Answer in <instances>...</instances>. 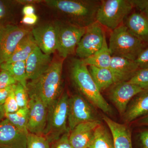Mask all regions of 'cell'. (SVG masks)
<instances>
[{"label":"cell","instance_id":"24","mask_svg":"<svg viewBox=\"0 0 148 148\" xmlns=\"http://www.w3.org/2000/svg\"><path fill=\"white\" fill-rule=\"evenodd\" d=\"M88 148H115L112 134L102 123L96 127Z\"/></svg>","mask_w":148,"mask_h":148},{"label":"cell","instance_id":"5","mask_svg":"<svg viewBox=\"0 0 148 148\" xmlns=\"http://www.w3.org/2000/svg\"><path fill=\"white\" fill-rule=\"evenodd\" d=\"M108 46L112 56L135 61L145 49L146 44L132 34L123 24L111 32Z\"/></svg>","mask_w":148,"mask_h":148},{"label":"cell","instance_id":"14","mask_svg":"<svg viewBox=\"0 0 148 148\" xmlns=\"http://www.w3.org/2000/svg\"><path fill=\"white\" fill-rule=\"evenodd\" d=\"M28 134L5 119L0 122V148H27Z\"/></svg>","mask_w":148,"mask_h":148},{"label":"cell","instance_id":"41","mask_svg":"<svg viewBox=\"0 0 148 148\" xmlns=\"http://www.w3.org/2000/svg\"><path fill=\"white\" fill-rule=\"evenodd\" d=\"M35 12V8L34 5H24L22 9V13L24 16L34 14Z\"/></svg>","mask_w":148,"mask_h":148},{"label":"cell","instance_id":"10","mask_svg":"<svg viewBox=\"0 0 148 148\" xmlns=\"http://www.w3.org/2000/svg\"><path fill=\"white\" fill-rule=\"evenodd\" d=\"M31 32L16 24L0 27V66L7 61L18 43Z\"/></svg>","mask_w":148,"mask_h":148},{"label":"cell","instance_id":"43","mask_svg":"<svg viewBox=\"0 0 148 148\" xmlns=\"http://www.w3.org/2000/svg\"><path fill=\"white\" fill-rule=\"evenodd\" d=\"M142 12H143V14H144L147 18H148V8L144 10H143Z\"/></svg>","mask_w":148,"mask_h":148},{"label":"cell","instance_id":"38","mask_svg":"<svg viewBox=\"0 0 148 148\" xmlns=\"http://www.w3.org/2000/svg\"><path fill=\"white\" fill-rule=\"evenodd\" d=\"M134 7L141 11L148 8V0H131Z\"/></svg>","mask_w":148,"mask_h":148},{"label":"cell","instance_id":"33","mask_svg":"<svg viewBox=\"0 0 148 148\" xmlns=\"http://www.w3.org/2000/svg\"><path fill=\"white\" fill-rule=\"evenodd\" d=\"M0 71V89L8 87L10 86L16 84V81L14 79L10 74L5 71L1 70Z\"/></svg>","mask_w":148,"mask_h":148},{"label":"cell","instance_id":"13","mask_svg":"<svg viewBox=\"0 0 148 148\" xmlns=\"http://www.w3.org/2000/svg\"><path fill=\"white\" fill-rule=\"evenodd\" d=\"M37 46L47 55L57 50V29L56 23H48L34 27L31 31Z\"/></svg>","mask_w":148,"mask_h":148},{"label":"cell","instance_id":"9","mask_svg":"<svg viewBox=\"0 0 148 148\" xmlns=\"http://www.w3.org/2000/svg\"><path fill=\"white\" fill-rule=\"evenodd\" d=\"M106 37L102 26L95 21L86 27L77 46L76 54L82 60L88 58L101 48Z\"/></svg>","mask_w":148,"mask_h":148},{"label":"cell","instance_id":"20","mask_svg":"<svg viewBox=\"0 0 148 148\" xmlns=\"http://www.w3.org/2000/svg\"><path fill=\"white\" fill-rule=\"evenodd\" d=\"M124 24L136 38L148 44V18L143 13L131 14L126 18Z\"/></svg>","mask_w":148,"mask_h":148},{"label":"cell","instance_id":"7","mask_svg":"<svg viewBox=\"0 0 148 148\" xmlns=\"http://www.w3.org/2000/svg\"><path fill=\"white\" fill-rule=\"evenodd\" d=\"M57 47L58 54L63 58L75 53L78 45L86 30L66 22L56 21Z\"/></svg>","mask_w":148,"mask_h":148},{"label":"cell","instance_id":"18","mask_svg":"<svg viewBox=\"0 0 148 148\" xmlns=\"http://www.w3.org/2000/svg\"><path fill=\"white\" fill-rule=\"evenodd\" d=\"M103 119L112 136L115 148H133L132 133L127 125L119 123L106 116Z\"/></svg>","mask_w":148,"mask_h":148},{"label":"cell","instance_id":"27","mask_svg":"<svg viewBox=\"0 0 148 148\" xmlns=\"http://www.w3.org/2000/svg\"><path fill=\"white\" fill-rule=\"evenodd\" d=\"M28 108H20L13 113L5 114V118L18 130L28 134Z\"/></svg>","mask_w":148,"mask_h":148},{"label":"cell","instance_id":"12","mask_svg":"<svg viewBox=\"0 0 148 148\" xmlns=\"http://www.w3.org/2000/svg\"><path fill=\"white\" fill-rule=\"evenodd\" d=\"M110 88L109 93L110 99L122 116L132 98L143 90L127 81L116 83Z\"/></svg>","mask_w":148,"mask_h":148},{"label":"cell","instance_id":"29","mask_svg":"<svg viewBox=\"0 0 148 148\" xmlns=\"http://www.w3.org/2000/svg\"><path fill=\"white\" fill-rule=\"evenodd\" d=\"M143 90L148 88V68L140 69L128 81Z\"/></svg>","mask_w":148,"mask_h":148},{"label":"cell","instance_id":"15","mask_svg":"<svg viewBox=\"0 0 148 148\" xmlns=\"http://www.w3.org/2000/svg\"><path fill=\"white\" fill-rule=\"evenodd\" d=\"M27 80H33L43 74L52 64L51 55L37 47L25 61Z\"/></svg>","mask_w":148,"mask_h":148},{"label":"cell","instance_id":"17","mask_svg":"<svg viewBox=\"0 0 148 148\" xmlns=\"http://www.w3.org/2000/svg\"><path fill=\"white\" fill-rule=\"evenodd\" d=\"M147 114L148 88L142 90L132 98L123 116L124 121L130 123Z\"/></svg>","mask_w":148,"mask_h":148},{"label":"cell","instance_id":"37","mask_svg":"<svg viewBox=\"0 0 148 148\" xmlns=\"http://www.w3.org/2000/svg\"><path fill=\"white\" fill-rule=\"evenodd\" d=\"M38 19V17L35 14L31 15H25L21 18V23L26 25L32 26L36 24Z\"/></svg>","mask_w":148,"mask_h":148},{"label":"cell","instance_id":"6","mask_svg":"<svg viewBox=\"0 0 148 148\" xmlns=\"http://www.w3.org/2000/svg\"><path fill=\"white\" fill-rule=\"evenodd\" d=\"M134 7L131 0H103L96 15V21L112 31L123 24Z\"/></svg>","mask_w":148,"mask_h":148},{"label":"cell","instance_id":"4","mask_svg":"<svg viewBox=\"0 0 148 148\" xmlns=\"http://www.w3.org/2000/svg\"><path fill=\"white\" fill-rule=\"evenodd\" d=\"M69 95L65 92L48 106L46 125L42 135L50 144L69 131Z\"/></svg>","mask_w":148,"mask_h":148},{"label":"cell","instance_id":"21","mask_svg":"<svg viewBox=\"0 0 148 148\" xmlns=\"http://www.w3.org/2000/svg\"><path fill=\"white\" fill-rule=\"evenodd\" d=\"M88 71L101 92L119 82L117 78L110 69L88 66Z\"/></svg>","mask_w":148,"mask_h":148},{"label":"cell","instance_id":"32","mask_svg":"<svg viewBox=\"0 0 148 148\" xmlns=\"http://www.w3.org/2000/svg\"><path fill=\"white\" fill-rule=\"evenodd\" d=\"M133 148H148V128L141 130L137 133Z\"/></svg>","mask_w":148,"mask_h":148},{"label":"cell","instance_id":"1","mask_svg":"<svg viewBox=\"0 0 148 148\" xmlns=\"http://www.w3.org/2000/svg\"><path fill=\"white\" fill-rule=\"evenodd\" d=\"M46 4L66 19L65 22L86 28L96 21L101 1L95 0H46Z\"/></svg>","mask_w":148,"mask_h":148},{"label":"cell","instance_id":"40","mask_svg":"<svg viewBox=\"0 0 148 148\" xmlns=\"http://www.w3.org/2000/svg\"><path fill=\"white\" fill-rule=\"evenodd\" d=\"M135 122V124L140 127H148V114L140 118Z\"/></svg>","mask_w":148,"mask_h":148},{"label":"cell","instance_id":"35","mask_svg":"<svg viewBox=\"0 0 148 148\" xmlns=\"http://www.w3.org/2000/svg\"><path fill=\"white\" fill-rule=\"evenodd\" d=\"M135 61L140 69L148 68V47L141 52Z\"/></svg>","mask_w":148,"mask_h":148},{"label":"cell","instance_id":"16","mask_svg":"<svg viewBox=\"0 0 148 148\" xmlns=\"http://www.w3.org/2000/svg\"><path fill=\"white\" fill-rule=\"evenodd\" d=\"M100 120L87 122L76 126L70 132L69 141L73 148H88Z\"/></svg>","mask_w":148,"mask_h":148},{"label":"cell","instance_id":"36","mask_svg":"<svg viewBox=\"0 0 148 148\" xmlns=\"http://www.w3.org/2000/svg\"><path fill=\"white\" fill-rule=\"evenodd\" d=\"M16 84L0 89V105H3L9 95L14 90Z\"/></svg>","mask_w":148,"mask_h":148},{"label":"cell","instance_id":"22","mask_svg":"<svg viewBox=\"0 0 148 148\" xmlns=\"http://www.w3.org/2000/svg\"><path fill=\"white\" fill-rule=\"evenodd\" d=\"M37 47L31 32L24 37L18 43L17 47L5 63L26 61L30 54Z\"/></svg>","mask_w":148,"mask_h":148},{"label":"cell","instance_id":"23","mask_svg":"<svg viewBox=\"0 0 148 148\" xmlns=\"http://www.w3.org/2000/svg\"><path fill=\"white\" fill-rule=\"evenodd\" d=\"M112 55L107 43L106 37L101 48L88 58L83 59L86 66H93L99 68L110 69Z\"/></svg>","mask_w":148,"mask_h":148},{"label":"cell","instance_id":"42","mask_svg":"<svg viewBox=\"0 0 148 148\" xmlns=\"http://www.w3.org/2000/svg\"><path fill=\"white\" fill-rule=\"evenodd\" d=\"M5 119V112L3 105H0V122Z\"/></svg>","mask_w":148,"mask_h":148},{"label":"cell","instance_id":"28","mask_svg":"<svg viewBox=\"0 0 148 148\" xmlns=\"http://www.w3.org/2000/svg\"><path fill=\"white\" fill-rule=\"evenodd\" d=\"M50 148V143L43 135L29 132L27 136V148Z\"/></svg>","mask_w":148,"mask_h":148},{"label":"cell","instance_id":"3","mask_svg":"<svg viewBox=\"0 0 148 148\" xmlns=\"http://www.w3.org/2000/svg\"><path fill=\"white\" fill-rule=\"evenodd\" d=\"M62 69V61L52 62L40 76L27 82L29 95H36L47 106H49L61 95Z\"/></svg>","mask_w":148,"mask_h":148},{"label":"cell","instance_id":"11","mask_svg":"<svg viewBox=\"0 0 148 148\" xmlns=\"http://www.w3.org/2000/svg\"><path fill=\"white\" fill-rule=\"evenodd\" d=\"M29 96L28 132L42 135L46 125L48 106L38 96L35 95Z\"/></svg>","mask_w":148,"mask_h":148},{"label":"cell","instance_id":"39","mask_svg":"<svg viewBox=\"0 0 148 148\" xmlns=\"http://www.w3.org/2000/svg\"><path fill=\"white\" fill-rule=\"evenodd\" d=\"M15 1L17 5H21L24 6L28 5H33L35 4L44 2V1L42 0H16Z\"/></svg>","mask_w":148,"mask_h":148},{"label":"cell","instance_id":"25","mask_svg":"<svg viewBox=\"0 0 148 148\" xmlns=\"http://www.w3.org/2000/svg\"><path fill=\"white\" fill-rule=\"evenodd\" d=\"M0 69L8 72L17 83L21 84L27 88L28 80L25 61H18L9 64L3 63L0 66Z\"/></svg>","mask_w":148,"mask_h":148},{"label":"cell","instance_id":"2","mask_svg":"<svg viewBox=\"0 0 148 148\" xmlns=\"http://www.w3.org/2000/svg\"><path fill=\"white\" fill-rule=\"evenodd\" d=\"M70 74L72 81L86 100L105 113L112 114L110 106L103 97L82 59L72 60Z\"/></svg>","mask_w":148,"mask_h":148},{"label":"cell","instance_id":"8","mask_svg":"<svg viewBox=\"0 0 148 148\" xmlns=\"http://www.w3.org/2000/svg\"><path fill=\"white\" fill-rule=\"evenodd\" d=\"M98 120L95 109L85 98L79 94L69 97L68 125L70 132L81 123Z\"/></svg>","mask_w":148,"mask_h":148},{"label":"cell","instance_id":"34","mask_svg":"<svg viewBox=\"0 0 148 148\" xmlns=\"http://www.w3.org/2000/svg\"><path fill=\"white\" fill-rule=\"evenodd\" d=\"M70 131H68L59 139L51 143L50 148H73L69 141Z\"/></svg>","mask_w":148,"mask_h":148},{"label":"cell","instance_id":"26","mask_svg":"<svg viewBox=\"0 0 148 148\" xmlns=\"http://www.w3.org/2000/svg\"><path fill=\"white\" fill-rule=\"evenodd\" d=\"M16 5L15 1L0 0V27L15 24L14 7Z\"/></svg>","mask_w":148,"mask_h":148},{"label":"cell","instance_id":"31","mask_svg":"<svg viewBox=\"0 0 148 148\" xmlns=\"http://www.w3.org/2000/svg\"><path fill=\"white\" fill-rule=\"evenodd\" d=\"M14 90L9 95L3 105L5 114L13 113L20 109L15 99Z\"/></svg>","mask_w":148,"mask_h":148},{"label":"cell","instance_id":"30","mask_svg":"<svg viewBox=\"0 0 148 148\" xmlns=\"http://www.w3.org/2000/svg\"><path fill=\"white\" fill-rule=\"evenodd\" d=\"M14 92L19 108H28L29 98L27 88L21 84L17 83Z\"/></svg>","mask_w":148,"mask_h":148},{"label":"cell","instance_id":"19","mask_svg":"<svg viewBox=\"0 0 148 148\" xmlns=\"http://www.w3.org/2000/svg\"><path fill=\"white\" fill-rule=\"evenodd\" d=\"M110 69L120 82L128 81L140 68L135 61L123 57L112 56Z\"/></svg>","mask_w":148,"mask_h":148}]
</instances>
